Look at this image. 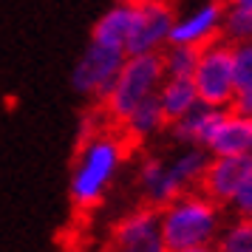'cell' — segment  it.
Returning <instances> with one entry per match:
<instances>
[{
	"mask_svg": "<svg viewBox=\"0 0 252 252\" xmlns=\"http://www.w3.org/2000/svg\"><path fill=\"white\" fill-rule=\"evenodd\" d=\"M224 224V207L201 190H182L167 204L159 207V229L164 250L213 247Z\"/></svg>",
	"mask_w": 252,
	"mask_h": 252,
	"instance_id": "1",
	"label": "cell"
},
{
	"mask_svg": "<svg viewBox=\"0 0 252 252\" xmlns=\"http://www.w3.org/2000/svg\"><path fill=\"white\" fill-rule=\"evenodd\" d=\"M125 136L105 133V130L82 139L71 173V198L77 207L88 210L102 201V195L108 193L111 182L125 161Z\"/></svg>",
	"mask_w": 252,
	"mask_h": 252,
	"instance_id": "2",
	"label": "cell"
},
{
	"mask_svg": "<svg viewBox=\"0 0 252 252\" xmlns=\"http://www.w3.org/2000/svg\"><path fill=\"white\" fill-rule=\"evenodd\" d=\"M161 80H164L161 51H156V54H125L114 82H111V91L99 102L105 116L119 125L139 102L156 96Z\"/></svg>",
	"mask_w": 252,
	"mask_h": 252,
	"instance_id": "3",
	"label": "cell"
},
{
	"mask_svg": "<svg viewBox=\"0 0 252 252\" xmlns=\"http://www.w3.org/2000/svg\"><path fill=\"white\" fill-rule=\"evenodd\" d=\"M190 80L195 85L201 105L229 108L232 94H235V77H232V46L224 37H216L207 46L198 48Z\"/></svg>",
	"mask_w": 252,
	"mask_h": 252,
	"instance_id": "4",
	"label": "cell"
},
{
	"mask_svg": "<svg viewBox=\"0 0 252 252\" xmlns=\"http://www.w3.org/2000/svg\"><path fill=\"white\" fill-rule=\"evenodd\" d=\"M176 12L167 0H133V20L125 40V54H156L170 43Z\"/></svg>",
	"mask_w": 252,
	"mask_h": 252,
	"instance_id": "5",
	"label": "cell"
},
{
	"mask_svg": "<svg viewBox=\"0 0 252 252\" xmlns=\"http://www.w3.org/2000/svg\"><path fill=\"white\" fill-rule=\"evenodd\" d=\"M122 60H125V51L91 43L82 51L80 63L74 65V74H71L74 91H80L82 96H91L96 102H102V96L111 91V82H114Z\"/></svg>",
	"mask_w": 252,
	"mask_h": 252,
	"instance_id": "6",
	"label": "cell"
},
{
	"mask_svg": "<svg viewBox=\"0 0 252 252\" xmlns=\"http://www.w3.org/2000/svg\"><path fill=\"white\" fill-rule=\"evenodd\" d=\"M108 252H167L156 207H136L114 224Z\"/></svg>",
	"mask_w": 252,
	"mask_h": 252,
	"instance_id": "7",
	"label": "cell"
},
{
	"mask_svg": "<svg viewBox=\"0 0 252 252\" xmlns=\"http://www.w3.org/2000/svg\"><path fill=\"white\" fill-rule=\"evenodd\" d=\"M252 179V153H238V156H210L207 161L201 190L210 198H216L221 207H227L229 195L238 190L241 184Z\"/></svg>",
	"mask_w": 252,
	"mask_h": 252,
	"instance_id": "8",
	"label": "cell"
},
{
	"mask_svg": "<svg viewBox=\"0 0 252 252\" xmlns=\"http://www.w3.org/2000/svg\"><path fill=\"white\" fill-rule=\"evenodd\" d=\"M221 17H224V3L221 0H210L204 6L193 9L190 14H182V17L173 20L170 43L193 46V48L207 46L210 40L221 37Z\"/></svg>",
	"mask_w": 252,
	"mask_h": 252,
	"instance_id": "9",
	"label": "cell"
},
{
	"mask_svg": "<svg viewBox=\"0 0 252 252\" xmlns=\"http://www.w3.org/2000/svg\"><path fill=\"white\" fill-rule=\"evenodd\" d=\"M204 150L210 156H238V153H252V116L235 114L224 108L218 116L213 133L207 139Z\"/></svg>",
	"mask_w": 252,
	"mask_h": 252,
	"instance_id": "10",
	"label": "cell"
},
{
	"mask_svg": "<svg viewBox=\"0 0 252 252\" xmlns=\"http://www.w3.org/2000/svg\"><path fill=\"white\" fill-rule=\"evenodd\" d=\"M139 190L145 195V201L150 207H156V210L182 193V187L176 184L167 161L159 159V156H148L139 164Z\"/></svg>",
	"mask_w": 252,
	"mask_h": 252,
	"instance_id": "11",
	"label": "cell"
},
{
	"mask_svg": "<svg viewBox=\"0 0 252 252\" xmlns=\"http://www.w3.org/2000/svg\"><path fill=\"white\" fill-rule=\"evenodd\" d=\"M130 20H133V0H119V3H114V6L94 23L91 43H99V46L125 51Z\"/></svg>",
	"mask_w": 252,
	"mask_h": 252,
	"instance_id": "12",
	"label": "cell"
},
{
	"mask_svg": "<svg viewBox=\"0 0 252 252\" xmlns=\"http://www.w3.org/2000/svg\"><path fill=\"white\" fill-rule=\"evenodd\" d=\"M224 108H210V105H195L193 111H187L184 116H179L176 122H170L173 127V139L182 142V145H195V148H204L213 127H216L218 116Z\"/></svg>",
	"mask_w": 252,
	"mask_h": 252,
	"instance_id": "13",
	"label": "cell"
},
{
	"mask_svg": "<svg viewBox=\"0 0 252 252\" xmlns=\"http://www.w3.org/2000/svg\"><path fill=\"white\" fill-rule=\"evenodd\" d=\"M156 102H159L161 114L167 119V125L176 122L179 116H184L187 111H193L198 105V94L190 77H164L156 91Z\"/></svg>",
	"mask_w": 252,
	"mask_h": 252,
	"instance_id": "14",
	"label": "cell"
},
{
	"mask_svg": "<svg viewBox=\"0 0 252 252\" xmlns=\"http://www.w3.org/2000/svg\"><path fill=\"white\" fill-rule=\"evenodd\" d=\"M164 125H167V119H164V114H161L156 96H150V99H145V102H139L136 108L119 122L122 136L130 139V142H145V139L156 136Z\"/></svg>",
	"mask_w": 252,
	"mask_h": 252,
	"instance_id": "15",
	"label": "cell"
},
{
	"mask_svg": "<svg viewBox=\"0 0 252 252\" xmlns=\"http://www.w3.org/2000/svg\"><path fill=\"white\" fill-rule=\"evenodd\" d=\"M207 161H210V153L204 148H195V145H184V150L179 156H173L167 161L173 179L182 190H193L201 184L204 179V170H207Z\"/></svg>",
	"mask_w": 252,
	"mask_h": 252,
	"instance_id": "16",
	"label": "cell"
},
{
	"mask_svg": "<svg viewBox=\"0 0 252 252\" xmlns=\"http://www.w3.org/2000/svg\"><path fill=\"white\" fill-rule=\"evenodd\" d=\"M213 252H252V216H232L221 224Z\"/></svg>",
	"mask_w": 252,
	"mask_h": 252,
	"instance_id": "17",
	"label": "cell"
},
{
	"mask_svg": "<svg viewBox=\"0 0 252 252\" xmlns=\"http://www.w3.org/2000/svg\"><path fill=\"white\" fill-rule=\"evenodd\" d=\"M221 37L227 40L229 46H235V43H250L252 40V6L224 3Z\"/></svg>",
	"mask_w": 252,
	"mask_h": 252,
	"instance_id": "18",
	"label": "cell"
},
{
	"mask_svg": "<svg viewBox=\"0 0 252 252\" xmlns=\"http://www.w3.org/2000/svg\"><path fill=\"white\" fill-rule=\"evenodd\" d=\"M195 57H198V48L167 43V46L161 48L164 77H190V74H193V68H195Z\"/></svg>",
	"mask_w": 252,
	"mask_h": 252,
	"instance_id": "19",
	"label": "cell"
},
{
	"mask_svg": "<svg viewBox=\"0 0 252 252\" xmlns=\"http://www.w3.org/2000/svg\"><path fill=\"white\" fill-rule=\"evenodd\" d=\"M232 77L235 91H252V40L232 46Z\"/></svg>",
	"mask_w": 252,
	"mask_h": 252,
	"instance_id": "20",
	"label": "cell"
},
{
	"mask_svg": "<svg viewBox=\"0 0 252 252\" xmlns=\"http://www.w3.org/2000/svg\"><path fill=\"white\" fill-rule=\"evenodd\" d=\"M229 111L244 114V116H252V91H235V94H232Z\"/></svg>",
	"mask_w": 252,
	"mask_h": 252,
	"instance_id": "21",
	"label": "cell"
},
{
	"mask_svg": "<svg viewBox=\"0 0 252 252\" xmlns=\"http://www.w3.org/2000/svg\"><path fill=\"white\" fill-rule=\"evenodd\" d=\"M99 127H102V119H99V114L94 111V114H85L80 122V142L82 139L94 136V133H99Z\"/></svg>",
	"mask_w": 252,
	"mask_h": 252,
	"instance_id": "22",
	"label": "cell"
},
{
	"mask_svg": "<svg viewBox=\"0 0 252 252\" xmlns=\"http://www.w3.org/2000/svg\"><path fill=\"white\" fill-rule=\"evenodd\" d=\"M167 252H213V247H190V250H167Z\"/></svg>",
	"mask_w": 252,
	"mask_h": 252,
	"instance_id": "23",
	"label": "cell"
},
{
	"mask_svg": "<svg viewBox=\"0 0 252 252\" xmlns=\"http://www.w3.org/2000/svg\"><path fill=\"white\" fill-rule=\"evenodd\" d=\"M229 3H241V6H252V0H229Z\"/></svg>",
	"mask_w": 252,
	"mask_h": 252,
	"instance_id": "24",
	"label": "cell"
},
{
	"mask_svg": "<svg viewBox=\"0 0 252 252\" xmlns=\"http://www.w3.org/2000/svg\"><path fill=\"white\" fill-rule=\"evenodd\" d=\"M221 3H229V0H221Z\"/></svg>",
	"mask_w": 252,
	"mask_h": 252,
	"instance_id": "25",
	"label": "cell"
}]
</instances>
